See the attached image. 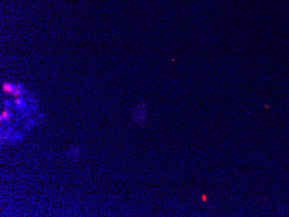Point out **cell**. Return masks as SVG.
Returning a JSON list of instances; mask_svg holds the SVG:
<instances>
[{
	"label": "cell",
	"mask_w": 289,
	"mask_h": 217,
	"mask_svg": "<svg viewBox=\"0 0 289 217\" xmlns=\"http://www.w3.org/2000/svg\"><path fill=\"white\" fill-rule=\"evenodd\" d=\"M14 103L17 109L22 110V111H24L26 109V102H25V100L22 96L16 98L14 101Z\"/></svg>",
	"instance_id": "1"
},
{
	"label": "cell",
	"mask_w": 289,
	"mask_h": 217,
	"mask_svg": "<svg viewBox=\"0 0 289 217\" xmlns=\"http://www.w3.org/2000/svg\"><path fill=\"white\" fill-rule=\"evenodd\" d=\"M16 86L14 84L11 83V82H4L3 84V90L4 93H8V94H13L14 92Z\"/></svg>",
	"instance_id": "2"
},
{
	"label": "cell",
	"mask_w": 289,
	"mask_h": 217,
	"mask_svg": "<svg viewBox=\"0 0 289 217\" xmlns=\"http://www.w3.org/2000/svg\"><path fill=\"white\" fill-rule=\"evenodd\" d=\"M24 91H25V90L24 89L23 86H22L21 84H18V85L16 86V88H15L12 95H13L14 97H20V96H22V95L25 93Z\"/></svg>",
	"instance_id": "3"
},
{
	"label": "cell",
	"mask_w": 289,
	"mask_h": 217,
	"mask_svg": "<svg viewBox=\"0 0 289 217\" xmlns=\"http://www.w3.org/2000/svg\"><path fill=\"white\" fill-rule=\"evenodd\" d=\"M11 118V113L10 112V110L5 109L3 111L2 114L0 116V120L1 121H9Z\"/></svg>",
	"instance_id": "4"
},
{
	"label": "cell",
	"mask_w": 289,
	"mask_h": 217,
	"mask_svg": "<svg viewBox=\"0 0 289 217\" xmlns=\"http://www.w3.org/2000/svg\"><path fill=\"white\" fill-rule=\"evenodd\" d=\"M4 105L6 106V107H10L12 105V102L11 101H4Z\"/></svg>",
	"instance_id": "5"
}]
</instances>
